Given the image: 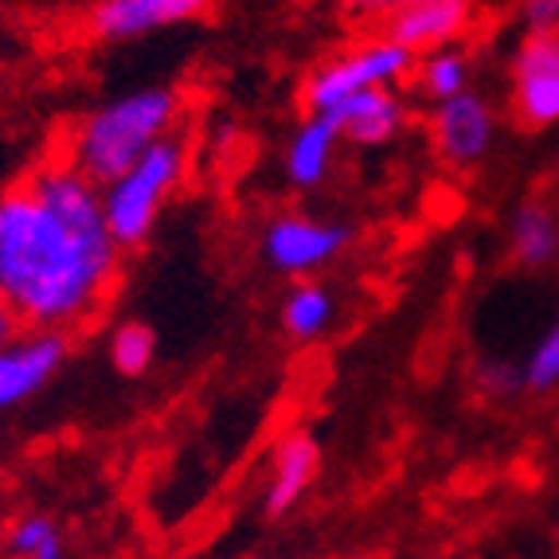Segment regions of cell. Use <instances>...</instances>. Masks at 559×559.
Segmentation results:
<instances>
[{"instance_id":"cell-1","label":"cell","mask_w":559,"mask_h":559,"mask_svg":"<svg viewBox=\"0 0 559 559\" xmlns=\"http://www.w3.org/2000/svg\"><path fill=\"white\" fill-rule=\"evenodd\" d=\"M126 251L114 242L98 185L59 153L0 192V298L20 329L83 333L103 318Z\"/></svg>"},{"instance_id":"cell-2","label":"cell","mask_w":559,"mask_h":559,"mask_svg":"<svg viewBox=\"0 0 559 559\" xmlns=\"http://www.w3.org/2000/svg\"><path fill=\"white\" fill-rule=\"evenodd\" d=\"M185 94L177 86H138L110 103L94 106L91 114L63 133L59 157L83 173L91 185H110L121 177L141 153H150L157 141L180 133L185 121Z\"/></svg>"},{"instance_id":"cell-3","label":"cell","mask_w":559,"mask_h":559,"mask_svg":"<svg viewBox=\"0 0 559 559\" xmlns=\"http://www.w3.org/2000/svg\"><path fill=\"white\" fill-rule=\"evenodd\" d=\"M188 165H192V145L185 133H173V138L157 141L150 153H141L121 177L98 188L106 227L121 251H138L141 242L150 239L168 200L185 185Z\"/></svg>"},{"instance_id":"cell-4","label":"cell","mask_w":559,"mask_h":559,"mask_svg":"<svg viewBox=\"0 0 559 559\" xmlns=\"http://www.w3.org/2000/svg\"><path fill=\"white\" fill-rule=\"evenodd\" d=\"M415 59L407 47L395 39L376 36L364 44L341 47L333 56L321 59L301 83V106L306 114H333L336 106H345L348 98L376 86H403L415 71Z\"/></svg>"},{"instance_id":"cell-5","label":"cell","mask_w":559,"mask_h":559,"mask_svg":"<svg viewBox=\"0 0 559 559\" xmlns=\"http://www.w3.org/2000/svg\"><path fill=\"white\" fill-rule=\"evenodd\" d=\"M353 231L318 212H282L262 227L259 251L286 278H313L348 251Z\"/></svg>"},{"instance_id":"cell-6","label":"cell","mask_w":559,"mask_h":559,"mask_svg":"<svg viewBox=\"0 0 559 559\" xmlns=\"http://www.w3.org/2000/svg\"><path fill=\"white\" fill-rule=\"evenodd\" d=\"M430 145L439 153L442 165L469 173L489 157L497 141V110L493 103L477 91L454 94L447 103H435L427 114Z\"/></svg>"},{"instance_id":"cell-7","label":"cell","mask_w":559,"mask_h":559,"mask_svg":"<svg viewBox=\"0 0 559 559\" xmlns=\"http://www.w3.org/2000/svg\"><path fill=\"white\" fill-rule=\"evenodd\" d=\"M509 106L524 130H548L559 121V28L524 32L513 51Z\"/></svg>"},{"instance_id":"cell-8","label":"cell","mask_w":559,"mask_h":559,"mask_svg":"<svg viewBox=\"0 0 559 559\" xmlns=\"http://www.w3.org/2000/svg\"><path fill=\"white\" fill-rule=\"evenodd\" d=\"M215 4L219 0H94L86 12V32L103 44H130L177 24H192Z\"/></svg>"},{"instance_id":"cell-9","label":"cell","mask_w":559,"mask_h":559,"mask_svg":"<svg viewBox=\"0 0 559 559\" xmlns=\"http://www.w3.org/2000/svg\"><path fill=\"white\" fill-rule=\"evenodd\" d=\"M71 336L63 333H24L0 345V411H12L39 395L67 364Z\"/></svg>"},{"instance_id":"cell-10","label":"cell","mask_w":559,"mask_h":559,"mask_svg":"<svg viewBox=\"0 0 559 559\" xmlns=\"http://www.w3.org/2000/svg\"><path fill=\"white\" fill-rule=\"evenodd\" d=\"M474 0H407L383 20V36L407 47L411 56H427L450 47L474 28Z\"/></svg>"},{"instance_id":"cell-11","label":"cell","mask_w":559,"mask_h":559,"mask_svg":"<svg viewBox=\"0 0 559 559\" xmlns=\"http://www.w3.org/2000/svg\"><path fill=\"white\" fill-rule=\"evenodd\" d=\"M321 474V447L309 430H286L271 450V469H266V489H262V513L286 516L309 485Z\"/></svg>"},{"instance_id":"cell-12","label":"cell","mask_w":559,"mask_h":559,"mask_svg":"<svg viewBox=\"0 0 559 559\" xmlns=\"http://www.w3.org/2000/svg\"><path fill=\"white\" fill-rule=\"evenodd\" d=\"M329 118L336 121L341 141L360 145V150H380V145H388V141L403 133L411 106L400 94V86H376V91H364L356 98H348L345 106H336Z\"/></svg>"},{"instance_id":"cell-13","label":"cell","mask_w":559,"mask_h":559,"mask_svg":"<svg viewBox=\"0 0 559 559\" xmlns=\"http://www.w3.org/2000/svg\"><path fill=\"white\" fill-rule=\"evenodd\" d=\"M341 145L345 141H341V130L329 114H306L282 150V173L298 192H313L329 180Z\"/></svg>"},{"instance_id":"cell-14","label":"cell","mask_w":559,"mask_h":559,"mask_svg":"<svg viewBox=\"0 0 559 559\" xmlns=\"http://www.w3.org/2000/svg\"><path fill=\"white\" fill-rule=\"evenodd\" d=\"M509 251L524 271H548L559 259V212L548 200H524L509 219Z\"/></svg>"},{"instance_id":"cell-15","label":"cell","mask_w":559,"mask_h":559,"mask_svg":"<svg viewBox=\"0 0 559 559\" xmlns=\"http://www.w3.org/2000/svg\"><path fill=\"white\" fill-rule=\"evenodd\" d=\"M407 83L427 106L447 103V98H454V94L474 91V86H469L474 83V56L457 44L435 47V51L415 59V71H411Z\"/></svg>"},{"instance_id":"cell-16","label":"cell","mask_w":559,"mask_h":559,"mask_svg":"<svg viewBox=\"0 0 559 559\" xmlns=\"http://www.w3.org/2000/svg\"><path fill=\"white\" fill-rule=\"evenodd\" d=\"M336 313H341V301L318 278H301L282 301V325L294 341H321L333 329Z\"/></svg>"},{"instance_id":"cell-17","label":"cell","mask_w":559,"mask_h":559,"mask_svg":"<svg viewBox=\"0 0 559 559\" xmlns=\"http://www.w3.org/2000/svg\"><path fill=\"white\" fill-rule=\"evenodd\" d=\"M4 548L12 559H63V536L59 524L44 513H24L9 524Z\"/></svg>"},{"instance_id":"cell-18","label":"cell","mask_w":559,"mask_h":559,"mask_svg":"<svg viewBox=\"0 0 559 559\" xmlns=\"http://www.w3.org/2000/svg\"><path fill=\"white\" fill-rule=\"evenodd\" d=\"M157 360V336H153L150 325L141 321H121L118 329L110 333V364L118 368L121 376H145Z\"/></svg>"},{"instance_id":"cell-19","label":"cell","mask_w":559,"mask_h":559,"mask_svg":"<svg viewBox=\"0 0 559 559\" xmlns=\"http://www.w3.org/2000/svg\"><path fill=\"white\" fill-rule=\"evenodd\" d=\"M521 376H524V392L548 395L559 388V318L536 336V345H532V353L521 364Z\"/></svg>"},{"instance_id":"cell-20","label":"cell","mask_w":559,"mask_h":559,"mask_svg":"<svg viewBox=\"0 0 559 559\" xmlns=\"http://www.w3.org/2000/svg\"><path fill=\"white\" fill-rule=\"evenodd\" d=\"M477 383H481L489 395H516L524 392V376L516 364L509 360H481L477 364Z\"/></svg>"},{"instance_id":"cell-21","label":"cell","mask_w":559,"mask_h":559,"mask_svg":"<svg viewBox=\"0 0 559 559\" xmlns=\"http://www.w3.org/2000/svg\"><path fill=\"white\" fill-rule=\"evenodd\" d=\"M521 28L524 32L559 28V0H521Z\"/></svg>"},{"instance_id":"cell-22","label":"cell","mask_w":559,"mask_h":559,"mask_svg":"<svg viewBox=\"0 0 559 559\" xmlns=\"http://www.w3.org/2000/svg\"><path fill=\"white\" fill-rule=\"evenodd\" d=\"M333 4L345 12V16H356V20H388L400 4H407V0H333Z\"/></svg>"},{"instance_id":"cell-23","label":"cell","mask_w":559,"mask_h":559,"mask_svg":"<svg viewBox=\"0 0 559 559\" xmlns=\"http://www.w3.org/2000/svg\"><path fill=\"white\" fill-rule=\"evenodd\" d=\"M24 333L16 321V313H12V306L4 298H0V345H9V341H16V336Z\"/></svg>"}]
</instances>
